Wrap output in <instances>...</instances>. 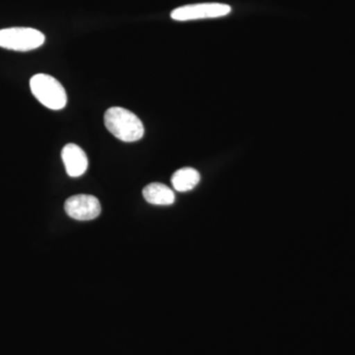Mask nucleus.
I'll use <instances>...</instances> for the list:
<instances>
[{"instance_id":"nucleus-1","label":"nucleus","mask_w":355,"mask_h":355,"mask_svg":"<svg viewBox=\"0 0 355 355\" xmlns=\"http://www.w3.org/2000/svg\"><path fill=\"white\" fill-rule=\"evenodd\" d=\"M104 123L107 130L121 141L135 142L144 137V123L127 109L113 107L107 110Z\"/></svg>"},{"instance_id":"nucleus-2","label":"nucleus","mask_w":355,"mask_h":355,"mask_svg":"<svg viewBox=\"0 0 355 355\" xmlns=\"http://www.w3.org/2000/svg\"><path fill=\"white\" fill-rule=\"evenodd\" d=\"M33 95L44 107L51 110L64 109L67 103L65 89L60 81L49 74H36L30 79Z\"/></svg>"},{"instance_id":"nucleus-3","label":"nucleus","mask_w":355,"mask_h":355,"mask_svg":"<svg viewBox=\"0 0 355 355\" xmlns=\"http://www.w3.org/2000/svg\"><path fill=\"white\" fill-rule=\"evenodd\" d=\"M43 33L33 28L13 27L0 30V48L16 51L36 50L44 43Z\"/></svg>"},{"instance_id":"nucleus-4","label":"nucleus","mask_w":355,"mask_h":355,"mask_svg":"<svg viewBox=\"0 0 355 355\" xmlns=\"http://www.w3.org/2000/svg\"><path fill=\"white\" fill-rule=\"evenodd\" d=\"M230 12L231 7L227 4L210 2L178 7L172 11L171 18L176 21L210 19L223 17Z\"/></svg>"},{"instance_id":"nucleus-5","label":"nucleus","mask_w":355,"mask_h":355,"mask_svg":"<svg viewBox=\"0 0 355 355\" xmlns=\"http://www.w3.org/2000/svg\"><path fill=\"white\" fill-rule=\"evenodd\" d=\"M67 216L76 220L87 221L97 218L101 214V205L94 196L76 195L65 200Z\"/></svg>"},{"instance_id":"nucleus-6","label":"nucleus","mask_w":355,"mask_h":355,"mask_svg":"<svg viewBox=\"0 0 355 355\" xmlns=\"http://www.w3.org/2000/svg\"><path fill=\"white\" fill-rule=\"evenodd\" d=\"M62 158L64 161L65 170L69 177L83 176L87 171L88 158L85 153L74 144H67L62 148Z\"/></svg>"},{"instance_id":"nucleus-7","label":"nucleus","mask_w":355,"mask_h":355,"mask_svg":"<svg viewBox=\"0 0 355 355\" xmlns=\"http://www.w3.org/2000/svg\"><path fill=\"white\" fill-rule=\"evenodd\" d=\"M147 202L154 205H170L175 202V193L172 189L161 183L147 184L142 191Z\"/></svg>"},{"instance_id":"nucleus-8","label":"nucleus","mask_w":355,"mask_h":355,"mask_svg":"<svg viewBox=\"0 0 355 355\" xmlns=\"http://www.w3.org/2000/svg\"><path fill=\"white\" fill-rule=\"evenodd\" d=\"M200 181V175L197 170L191 167H184L173 174L171 182L175 190L189 191L193 190Z\"/></svg>"}]
</instances>
